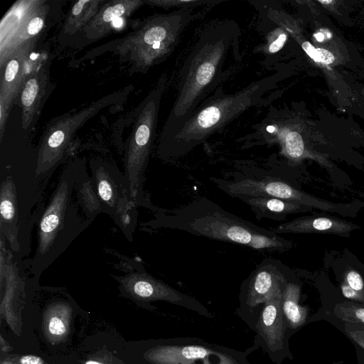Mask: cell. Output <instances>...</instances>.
<instances>
[{"mask_svg": "<svg viewBox=\"0 0 364 364\" xmlns=\"http://www.w3.org/2000/svg\"><path fill=\"white\" fill-rule=\"evenodd\" d=\"M240 31L236 22H210L199 34L179 72L176 98L166 124V133L183 122L230 74L225 65L239 55Z\"/></svg>", "mask_w": 364, "mask_h": 364, "instance_id": "1", "label": "cell"}, {"mask_svg": "<svg viewBox=\"0 0 364 364\" xmlns=\"http://www.w3.org/2000/svg\"><path fill=\"white\" fill-rule=\"evenodd\" d=\"M146 225L183 231L196 236L237 244L259 252H284L293 242L272 230L257 225L202 196L188 204L154 214Z\"/></svg>", "mask_w": 364, "mask_h": 364, "instance_id": "2", "label": "cell"}, {"mask_svg": "<svg viewBox=\"0 0 364 364\" xmlns=\"http://www.w3.org/2000/svg\"><path fill=\"white\" fill-rule=\"evenodd\" d=\"M276 82L277 75L272 74L231 94L218 87L183 122L163 134L159 156L165 159L182 157L249 108L269 102L272 98L263 97L273 89Z\"/></svg>", "mask_w": 364, "mask_h": 364, "instance_id": "3", "label": "cell"}, {"mask_svg": "<svg viewBox=\"0 0 364 364\" xmlns=\"http://www.w3.org/2000/svg\"><path fill=\"white\" fill-rule=\"evenodd\" d=\"M80 167L63 171L38 220L37 245L30 272L39 277L63 254L74 240L93 220L80 213L78 203L73 200Z\"/></svg>", "mask_w": 364, "mask_h": 364, "instance_id": "4", "label": "cell"}, {"mask_svg": "<svg viewBox=\"0 0 364 364\" xmlns=\"http://www.w3.org/2000/svg\"><path fill=\"white\" fill-rule=\"evenodd\" d=\"M210 181L230 197L267 196L296 202L311 208L336 212L348 215L351 206L336 204L310 196L296 188L271 168L244 166L225 178L210 177Z\"/></svg>", "mask_w": 364, "mask_h": 364, "instance_id": "5", "label": "cell"}, {"mask_svg": "<svg viewBox=\"0 0 364 364\" xmlns=\"http://www.w3.org/2000/svg\"><path fill=\"white\" fill-rule=\"evenodd\" d=\"M91 187L99 201L101 213L109 215L129 240L136 225V205L130 200L127 183L117 168L96 164L92 167Z\"/></svg>", "mask_w": 364, "mask_h": 364, "instance_id": "6", "label": "cell"}, {"mask_svg": "<svg viewBox=\"0 0 364 364\" xmlns=\"http://www.w3.org/2000/svg\"><path fill=\"white\" fill-rule=\"evenodd\" d=\"M156 360L159 364H249L242 353L186 338L161 348Z\"/></svg>", "mask_w": 364, "mask_h": 364, "instance_id": "7", "label": "cell"}, {"mask_svg": "<svg viewBox=\"0 0 364 364\" xmlns=\"http://www.w3.org/2000/svg\"><path fill=\"white\" fill-rule=\"evenodd\" d=\"M284 265L272 257L264 259L242 282L244 302L254 308L264 304L289 282Z\"/></svg>", "mask_w": 364, "mask_h": 364, "instance_id": "8", "label": "cell"}, {"mask_svg": "<svg viewBox=\"0 0 364 364\" xmlns=\"http://www.w3.org/2000/svg\"><path fill=\"white\" fill-rule=\"evenodd\" d=\"M122 277L132 282L136 295L144 299H159L208 316V311L196 299L184 294L147 274L144 270L129 272Z\"/></svg>", "mask_w": 364, "mask_h": 364, "instance_id": "9", "label": "cell"}, {"mask_svg": "<svg viewBox=\"0 0 364 364\" xmlns=\"http://www.w3.org/2000/svg\"><path fill=\"white\" fill-rule=\"evenodd\" d=\"M284 287L278 289L264 303L257 323L259 334L272 350L282 348L285 335L284 317L282 307Z\"/></svg>", "mask_w": 364, "mask_h": 364, "instance_id": "10", "label": "cell"}, {"mask_svg": "<svg viewBox=\"0 0 364 364\" xmlns=\"http://www.w3.org/2000/svg\"><path fill=\"white\" fill-rule=\"evenodd\" d=\"M359 226L332 216H302L272 229L275 233H328L346 236Z\"/></svg>", "mask_w": 364, "mask_h": 364, "instance_id": "11", "label": "cell"}, {"mask_svg": "<svg viewBox=\"0 0 364 364\" xmlns=\"http://www.w3.org/2000/svg\"><path fill=\"white\" fill-rule=\"evenodd\" d=\"M0 185V230L14 255L18 258L19 246L18 207L15 187L8 178H2Z\"/></svg>", "mask_w": 364, "mask_h": 364, "instance_id": "12", "label": "cell"}, {"mask_svg": "<svg viewBox=\"0 0 364 364\" xmlns=\"http://www.w3.org/2000/svg\"><path fill=\"white\" fill-rule=\"evenodd\" d=\"M246 203L257 220L267 218L284 220L288 215L307 212L312 208L302 204L267 196H244L239 198Z\"/></svg>", "mask_w": 364, "mask_h": 364, "instance_id": "13", "label": "cell"}, {"mask_svg": "<svg viewBox=\"0 0 364 364\" xmlns=\"http://www.w3.org/2000/svg\"><path fill=\"white\" fill-rule=\"evenodd\" d=\"M300 286L288 282L282 294V307L284 319L292 329L301 326L306 320L307 308L299 304Z\"/></svg>", "mask_w": 364, "mask_h": 364, "instance_id": "14", "label": "cell"}, {"mask_svg": "<svg viewBox=\"0 0 364 364\" xmlns=\"http://www.w3.org/2000/svg\"><path fill=\"white\" fill-rule=\"evenodd\" d=\"M75 191L77 203L81 206L85 217L93 220L96 215L101 213V210L97 196L91 187L90 178L87 176L86 171H82L80 173Z\"/></svg>", "mask_w": 364, "mask_h": 364, "instance_id": "15", "label": "cell"}, {"mask_svg": "<svg viewBox=\"0 0 364 364\" xmlns=\"http://www.w3.org/2000/svg\"><path fill=\"white\" fill-rule=\"evenodd\" d=\"M334 312L337 317L346 323L364 326V307L353 303H340L336 305Z\"/></svg>", "mask_w": 364, "mask_h": 364, "instance_id": "16", "label": "cell"}, {"mask_svg": "<svg viewBox=\"0 0 364 364\" xmlns=\"http://www.w3.org/2000/svg\"><path fill=\"white\" fill-rule=\"evenodd\" d=\"M301 47L306 53L316 62L328 65L334 61V55L328 50L316 48L308 41L304 42Z\"/></svg>", "mask_w": 364, "mask_h": 364, "instance_id": "17", "label": "cell"}, {"mask_svg": "<svg viewBox=\"0 0 364 364\" xmlns=\"http://www.w3.org/2000/svg\"><path fill=\"white\" fill-rule=\"evenodd\" d=\"M287 39V35L282 30L277 29L272 31L267 41V51L269 54L279 51Z\"/></svg>", "mask_w": 364, "mask_h": 364, "instance_id": "18", "label": "cell"}, {"mask_svg": "<svg viewBox=\"0 0 364 364\" xmlns=\"http://www.w3.org/2000/svg\"><path fill=\"white\" fill-rule=\"evenodd\" d=\"M343 282L353 289L364 295V281L358 272L354 269L347 271Z\"/></svg>", "mask_w": 364, "mask_h": 364, "instance_id": "19", "label": "cell"}, {"mask_svg": "<svg viewBox=\"0 0 364 364\" xmlns=\"http://www.w3.org/2000/svg\"><path fill=\"white\" fill-rule=\"evenodd\" d=\"M38 90V85L36 79H30L21 94V102L25 107H29L33 102Z\"/></svg>", "mask_w": 364, "mask_h": 364, "instance_id": "20", "label": "cell"}, {"mask_svg": "<svg viewBox=\"0 0 364 364\" xmlns=\"http://www.w3.org/2000/svg\"><path fill=\"white\" fill-rule=\"evenodd\" d=\"M125 12V8L122 4H117L108 7L103 13V20L106 22L114 21L122 16Z\"/></svg>", "mask_w": 364, "mask_h": 364, "instance_id": "21", "label": "cell"}, {"mask_svg": "<svg viewBox=\"0 0 364 364\" xmlns=\"http://www.w3.org/2000/svg\"><path fill=\"white\" fill-rule=\"evenodd\" d=\"M345 329L348 336L364 349V327L360 326L358 328L352 329L346 326Z\"/></svg>", "mask_w": 364, "mask_h": 364, "instance_id": "22", "label": "cell"}, {"mask_svg": "<svg viewBox=\"0 0 364 364\" xmlns=\"http://www.w3.org/2000/svg\"><path fill=\"white\" fill-rule=\"evenodd\" d=\"M341 289L346 298L364 302V295L350 288L345 282L341 283Z\"/></svg>", "mask_w": 364, "mask_h": 364, "instance_id": "23", "label": "cell"}, {"mask_svg": "<svg viewBox=\"0 0 364 364\" xmlns=\"http://www.w3.org/2000/svg\"><path fill=\"white\" fill-rule=\"evenodd\" d=\"M48 328L50 333L53 335L60 336L65 332L64 323L57 317H53L50 320Z\"/></svg>", "mask_w": 364, "mask_h": 364, "instance_id": "24", "label": "cell"}, {"mask_svg": "<svg viewBox=\"0 0 364 364\" xmlns=\"http://www.w3.org/2000/svg\"><path fill=\"white\" fill-rule=\"evenodd\" d=\"M18 68H19V65H18V62L16 60L13 59L11 60H10L9 63H8L6 70H5V74H4L5 80L7 82H11L12 80H14V79L16 77V74L18 71Z\"/></svg>", "mask_w": 364, "mask_h": 364, "instance_id": "25", "label": "cell"}, {"mask_svg": "<svg viewBox=\"0 0 364 364\" xmlns=\"http://www.w3.org/2000/svg\"><path fill=\"white\" fill-rule=\"evenodd\" d=\"M64 140V133L58 130L53 132L48 139V145L51 148H57L60 146Z\"/></svg>", "mask_w": 364, "mask_h": 364, "instance_id": "26", "label": "cell"}, {"mask_svg": "<svg viewBox=\"0 0 364 364\" xmlns=\"http://www.w3.org/2000/svg\"><path fill=\"white\" fill-rule=\"evenodd\" d=\"M43 26V21L40 17L33 18L27 27V31L30 35L38 33Z\"/></svg>", "mask_w": 364, "mask_h": 364, "instance_id": "27", "label": "cell"}, {"mask_svg": "<svg viewBox=\"0 0 364 364\" xmlns=\"http://www.w3.org/2000/svg\"><path fill=\"white\" fill-rule=\"evenodd\" d=\"M21 364H43L41 358L33 355H26L21 358Z\"/></svg>", "mask_w": 364, "mask_h": 364, "instance_id": "28", "label": "cell"}, {"mask_svg": "<svg viewBox=\"0 0 364 364\" xmlns=\"http://www.w3.org/2000/svg\"><path fill=\"white\" fill-rule=\"evenodd\" d=\"M88 0H80L77 1L73 8L72 12L74 15H78L82 11L84 5L87 3Z\"/></svg>", "mask_w": 364, "mask_h": 364, "instance_id": "29", "label": "cell"}, {"mask_svg": "<svg viewBox=\"0 0 364 364\" xmlns=\"http://www.w3.org/2000/svg\"><path fill=\"white\" fill-rule=\"evenodd\" d=\"M314 36L317 39L318 41H322L324 38V36L321 33H316L314 35Z\"/></svg>", "mask_w": 364, "mask_h": 364, "instance_id": "30", "label": "cell"}, {"mask_svg": "<svg viewBox=\"0 0 364 364\" xmlns=\"http://www.w3.org/2000/svg\"><path fill=\"white\" fill-rule=\"evenodd\" d=\"M122 21L121 18H118L115 20L113 21V24L117 26V27H119V26L122 25Z\"/></svg>", "mask_w": 364, "mask_h": 364, "instance_id": "31", "label": "cell"}, {"mask_svg": "<svg viewBox=\"0 0 364 364\" xmlns=\"http://www.w3.org/2000/svg\"><path fill=\"white\" fill-rule=\"evenodd\" d=\"M318 2L323 4H331L332 3V1L329 0V1H321V0H319Z\"/></svg>", "mask_w": 364, "mask_h": 364, "instance_id": "32", "label": "cell"}, {"mask_svg": "<svg viewBox=\"0 0 364 364\" xmlns=\"http://www.w3.org/2000/svg\"><path fill=\"white\" fill-rule=\"evenodd\" d=\"M85 364H101V363L95 362V361L90 360V361L86 362Z\"/></svg>", "mask_w": 364, "mask_h": 364, "instance_id": "33", "label": "cell"}]
</instances>
